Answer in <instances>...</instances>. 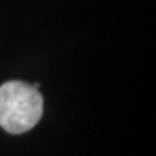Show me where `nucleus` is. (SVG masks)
Returning a JSON list of instances; mask_svg holds the SVG:
<instances>
[{
    "instance_id": "f257e3e1",
    "label": "nucleus",
    "mask_w": 156,
    "mask_h": 156,
    "mask_svg": "<svg viewBox=\"0 0 156 156\" xmlns=\"http://www.w3.org/2000/svg\"><path fill=\"white\" fill-rule=\"evenodd\" d=\"M44 114V97L35 85L7 81L0 85V127L12 134L34 129Z\"/></svg>"
}]
</instances>
